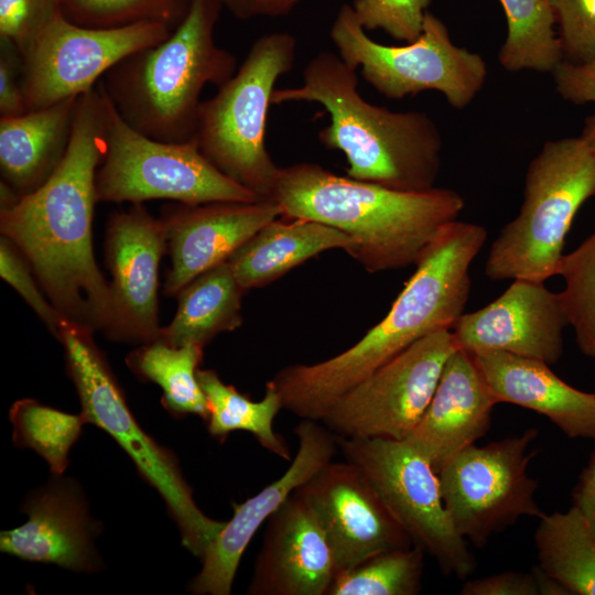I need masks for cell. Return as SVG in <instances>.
Segmentation results:
<instances>
[{"label": "cell", "mask_w": 595, "mask_h": 595, "mask_svg": "<svg viewBox=\"0 0 595 595\" xmlns=\"http://www.w3.org/2000/svg\"><path fill=\"white\" fill-rule=\"evenodd\" d=\"M462 595H539L540 585L536 571L532 573L502 572L477 580L466 581Z\"/></svg>", "instance_id": "60d3db41"}, {"label": "cell", "mask_w": 595, "mask_h": 595, "mask_svg": "<svg viewBox=\"0 0 595 595\" xmlns=\"http://www.w3.org/2000/svg\"><path fill=\"white\" fill-rule=\"evenodd\" d=\"M566 325L560 293L544 282L516 279L488 305L464 313L451 331L472 355L505 351L551 365L563 354Z\"/></svg>", "instance_id": "ac0fdd59"}, {"label": "cell", "mask_w": 595, "mask_h": 595, "mask_svg": "<svg viewBox=\"0 0 595 595\" xmlns=\"http://www.w3.org/2000/svg\"><path fill=\"white\" fill-rule=\"evenodd\" d=\"M355 241L328 225L280 216L258 230L227 260L246 292L267 285L331 249L348 252Z\"/></svg>", "instance_id": "d4e9b609"}, {"label": "cell", "mask_w": 595, "mask_h": 595, "mask_svg": "<svg viewBox=\"0 0 595 595\" xmlns=\"http://www.w3.org/2000/svg\"><path fill=\"white\" fill-rule=\"evenodd\" d=\"M22 60L19 50L0 39V115L17 117L28 111L21 85Z\"/></svg>", "instance_id": "f35d334b"}, {"label": "cell", "mask_w": 595, "mask_h": 595, "mask_svg": "<svg viewBox=\"0 0 595 595\" xmlns=\"http://www.w3.org/2000/svg\"><path fill=\"white\" fill-rule=\"evenodd\" d=\"M456 348L451 329L420 338L346 391L321 422L337 437L405 440Z\"/></svg>", "instance_id": "4fadbf2b"}, {"label": "cell", "mask_w": 595, "mask_h": 595, "mask_svg": "<svg viewBox=\"0 0 595 595\" xmlns=\"http://www.w3.org/2000/svg\"><path fill=\"white\" fill-rule=\"evenodd\" d=\"M78 97L29 110L17 117H0V170L20 197L44 184L67 151Z\"/></svg>", "instance_id": "cb8c5ba5"}, {"label": "cell", "mask_w": 595, "mask_h": 595, "mask_svg": "<svg viewBox=\"0 0 595 595\" xmlns=\"http://www.w3.org/2000/svg\"><path fill=\"white\" fill-rule=\"evenodd\" d=\"M63 0H0V39L22 54L42 29L62 11Z\"/></svg>", "instance_id": "74e56055"}, {"label": "cell", "mask_w": 595, "mask_h": 595, "mask_svg": "<svg viewBox=\"0 0 595 595\" xmlns=\"http://www.w3.org/2000/svg\"><path fill=\"white\" fill-rule=\"evenodd\" d=\"M424 554L415 544L374 554L338 572L327 595H415L421 589Z\"/></svg>", "instance_id": "1f68e13d"}, {"label": "cell", "mask_w": 595, "mask_h": 595, "mask_svg": "<svg viewBox=\"0 0 595 595\" xmlns=\"http://www.w3.org/2000/svg\"><path fill=\"white\" fill-rule=\"evenodd\" d=\"M166 248L163 220L142 203L111 215L105 252L113 320L107 337L140 344L159 338V264Z\"/></svg>", "instance_id": "2e32d148"}, {"label": "cell", "mask_w": 595, "mask_h": 595, "mask_svg": "<svg viewBox=\"0 0 595 595\" xmlns=\"http://www.w3.org/2000/svg\"><path fill=\"white\" fill-rule=\"evenodd\" d=\"M99 85L102 89L100 80ZM104 95L106 150L96 174L97 202L170 199L198 205L260 199L215 167L194 139L165 142L147 137L127 123Z\"/></svg>", "instance_id": "9c48e42d"}, {"label": "cell", "mask_w": 595, "mask_h": 595, "mask_svg": "<svg viewBox=\"0 0 595 595\" xmlns=\"http://www.w3.org/2000/svg\"><path fill=\"white\" fill-rule=\"evenodd\" d=\"M558 274L565 282L560 298L567 325L581 351L595 358V232L562 257Z\"/></svg>", "instance_id": "d6a6232c"}, {"label": "cell", "mask_w": 595, "mask_h": 595, "mask_svg": "<svg viewBox=\"0 0 595 595\" xmlns=\"http://www.w3.org/2000/svg\"><path fill=\"white\" fill-rule=\"evenodd\" d=\"M551 74L563 99L575 105L595 104V58L584 64L562 60Z\"/></svg>", "instance_id": "ab89813d"}, {"label": "cell", "mask_w": 595, "mask_h": 595, "mask_svg": "<svg viewBox=\"0 0 595 595\" xmlns=\"http://www.w3.org/2000/svg\"><path fill=\"white\" fill-rule=\"evenodd\" d=\"M472 356L498 403L536 411L570 437L595 440V393L575 389L538 359L505 351Z\"/></svg>", "instance_id": "603a6c76"}, {"label": "cell", "mask_w": 595, "mask_h": 595, "mask_svg": "<svg viewBox=\"0 0 595 595\" xmlns=\"http://www.w3.org/2000/svg\"><path fill=\"white\" fill-rule=\"evenodd\" d=\"M295 37L273 32L259 37L238 71L202 100L194 140L221 173L268 199L279 166L266 148V126L277 80L294 64Z\"/></svg>", "instance_id": "ba28073f"}, {"label": "cell", "mask_w": 595, "mask_h": 595, "mask_svg": "<svg viewBox=\"0 0 595 595\" xmlns=\"http://www.w3.org/2000/svg\"><path fill=\"white\" fill-rule=\"evenodd\" d=\"M295 494L323 530L337 573L374 554L413 545L365 474L346 459L326 464Z\"/></svg>", "instance_id": "9a60e30c"}, {"label": "cell", "mask_w": 595, "mask_h": 595, "mask_svg": "<svg viewBox=\"0 0 595 595\" xmlns=\"http://www.w3.org/2000/svg\"><path fill=\"white\" fill-rule=\"evenodd\" d=\"M290 101L325 108L329 125L318 139L345 154L347 176L402 192L434 187L443 145L435 122L425 112L392 111L365 100L357 69L338 54L318 53L304 67L300 86L273 90V105Z\"/></svg>", "instance_id": "277c9868"}, {"label": "cell", "mask_w": 595, "mask_h": 595, "mask_svg": "<svg viewBox=\"0 0 595 595\" xmlns=\"http://www.w3.org/2000/svg\"><path fill=\"white\" fill-rule=\"evenodd\" d=\"M346 461L355 464L411 538L443 574L466 578L475 567L467 541L446 510L439 473L405 440L337 437Z\"/></svg>", "instance_id": "8fae6325"}, {"label": "cell", "mask_w": 595, "mask_h": 595, "mask_svg": "<svg viewBox=\"0 0 595 595\" xmlns=\"http://www.w3.org/2000/svg\"><path fill=\"white\" fill-rule=\"evenodd\" d=\"M9 419L13 443L37 453L53 475H63L68 466L71 448L88 423L82 412L66 413L34 399L14 402Z\"/></svg>", "instance_id": "4dcf8cb0"}, {"label": "cell", "mask_w": 595, "mask_h": 595, "mask_svg": "<svg viewBox=\"0 0 595 595\" xmlns=\"http://www.w3.org/2000/svg\"><path fill=\"white\" fill-rule=\"evenodd\" d=\"M539 569L567 594L595 595V538L572 506L543 513L534 533Z\"/></svg>", "instance_id": "4316f807"}, {"label": "cell", "mask_w": 595, "mask_h": 595, "mask_svg": "<svg viewBox=\"0 0 595 595\" xmlns=\"http://www.w3.org/2000/svg\"><path fill=\"white\" fill-rule=\"evenodd\" d=\"M203 347L172 346L158 338L131 351L126 364L140 379L162 389V405L175 418H208V402L197 378Z\"/></svg>", "instance_id": "f1b7e54d"}, {"label": "cell", "mask_w": 595, "mask_h": 595, "mask_svg": "<svg viewBox=\"0 0 595 595\" xmlns=\"http://www.w3.org/2000/svg\"><path fill=\"white\" fill-rule=\"evenodd\" d=\"M497 403L472 354L458 347L448 357L424 414L405 441L439 473L453 456L487 433Z\"/></svg>", "instance_id": "7402d4cb"}, {"label": "cell", "mask_w": 595, "mask_h": 595, "mask_svg": "<svg viewBox=\"0 0 595 595\" xmlns=\"http://www.w3.org/2000/svg\"><path fill=\"white\" fill-rule=\"evenodd\" d=\"M595 196V151L580 136L548 141L529 163L523 203L491 244L485 274L493 281L556 275L573 219Z\"/></svg>", "instance_id": "8992f818"}, {"label": "cell", "mask_w": 595, "mask_h": 595, "mask_svg": "<svg viewBox=\"0 0 595 595\" xmlns=\"http://www.w3.org/2000/svg\"><path fill=\"white\" fill-rule=\"evenodd\" d=\"M300 0H221L232 15L241 20L258 17H281L288 14Z\"/></svg>", "instance_id": "b9f144b4"}, {"label": "cell", "mask_w": 595, "mask_h": 595, "mask_svg": "<svg viewBox=\"0 0 595 595\" xmlns=\"http://www.w3.org/2000/svg\"><path fill=\"white\" fill-rule=\"evenodd\" d=\"M298 452L288 469L255 496L232 504V517L212 541L190 589L198 595H228L255 533L304 483L333 461L337 436L321 421L302 419L294 429Z\"/></svg>", "instance_id": "e0dca14e"}, {"label": "cell", "mask_w": 595, "mask_h": 595, "mask_svg": "<svg viewBox=\"0 0 595 595\" xmlns=\"http://www.w3.org/2000/svg\"><path fill=\"white\" fill-rule=\"evenodd\" d=\"M558 25L562 60L584 64L595 58V0H547Z\"/></svg>", "instance_id": "d590c367"}, {"label": "cell", "mask_w": 595, "mask_h": 595, "mask_svg": "<svg viewBox=\"0 0 595 595\" xmlns=\"http://www.w3.org/2000/svg\"><path fill=\"white\" fill-rule=\"evenodd\" d=\"M244 293L228 261L206 270L176 294L175 316L161 327L159 338L172 346L195 344L204 348L218 334L242 324Z\"/></svg>", "instance_id": "484cf974"}, {"label": "cell", "mask_w": 595, "mask_h": 595, "mask_svg": "<svg viewBox=\"0 0 595 595\" xmlns=\"http://www.w3.org/2000/svg\"><path fill=\"white\" fill-rule=\"evenodd\" d=\"M221 7V0H192L164 41L128 55L100 79L132 128L165 142L194 139L202 89L219 87L237 68L236 57L214 40Z\"/></svg>", "instance_id": "5b68a950"}, {"label": "cell", "mask_w": 595, "mask_h": 595, "mask_svg": "<svg viewBox=\"0 0 595 595\" xmlns=\"http://www.w3.org/2000/svg\"><path fill=\"white\" fill-rule=\"evenodd\" d=\"M507 36L498 60L509 72H552L562 61L554 15L547 0H499Z\"/></svg>", "instance_id": "f546056e"}, {"label": "cell", "mask_w": 595, "mask_h": 595, "mask_svg": "<svg viewBox=\"0 0 595 595\" xmlns=\"http://www.w3.org/2000/svg\"><path fill=\"white\" fill-rule=\"evenodd\" d=\"M268 199L282 217L315 220L349 236L355 244L347 253L370 273L415 266L465 206L450 188L402 192L316 163L280 167Z\"/></svg>", "instance_id": "3957f363"}, {"label": "cell", "mask_w": 595, "mask_h": 595, "mask_svg": "<svg viewBox=\"0 0 595 595\" xmlns=\"http://www.w3.org/2000/svg\"><path fill=\"white\" fill-rule=\"evenodd\" d=\"M281 216L270 199L181 204L161 217L171 267L164 292L176 295L190 281L227 261L263 226Z\"/></svg>", "instance_id": "d6986e66"}, {"label": "cell", "mask_w": 595, "mask_h": 595, "mask_svg": "<svg viewBox=\"0 0 595 595\" xmlns=\"http://www.w3.org/2000/svg\"><path fill=\"white\" fill-rule=\"evenodd\" d=\"M172 31L160 22L89 28L72 22L60 11L21 54L28 111L79 97L95 88L118 62L164 41Z\"/></svg>", "instance_id": "5bb4252c"}, {"label": "cell", "mask_w": 595, "mask_h": 595, "mask_svg": "<svg viewBox=\"0 0 595 595\" xmlns=\"http://www.w3.org/2000/svg\"><path fill=\"white\" fill-rule=\"evenodd\" d=\"M573 507L583 516L595 538V451L574 489Z\"/></svg>", "instance_id": "7bdbcfd3"}, {"label": "cell", "mask_w": 595, "mask_h": 595, "mask_svg": "<svg viewBox=\"0 0 595 595\" xmlns=\"http://www.w3.org/2000/svg\"><path fill=\"white\" fill-rule=\"evenodd\" d=\"M338 55L379 94L393 99L433 89L456 108L467 107L482 90L487 65L477 53L456 46L446 25L426 11L422 32L402 46L371 40L351 6L339 9L331 28Z\"/></svg>", "instance_id": "30bf717a"}, {"label": "cell", "mask_w": 595, "mask_h": 595, "mask_svg": "<svg viewBox=\"0 0 595 595\" xmlns=\"http://www.w3.org/2000/svg\"><path fill=\"white\" fill-rule=\"evenodd\" d=\"M431 0H354L351 8L365 30L381 29L396 40L413 42L422 32Z\"/></svg>", "instance_id": "e575fe53"}, {"label": "cell", "mask_w": 595, "mask_h": 595, "mask_svg": "<svg viewBox=\"0 0 595 595\" xmlns=\"http://www.w3.org/2000/svg\"><path fill=\"white\" fill-rule=\"evenodd\" d=\"M486 239L484 226L458 220L446 225L389 312L356 344L320 363L288 366L267 382L282 408L301 419L321 421L346 391L410 345L435 331L452 329L464 314L469 268Z\"/></svg>", "instance_id": "7a4b0ae2"}, {"label": "cell", "mask_w": 595, "mask_h": 595, "mask_svg": "<svg viewBox=\"0 0 595 595\" xmlns=\"http://www.w3.org/2000/svg\"><path fill=\"white\" fill-rule=\"evenodd\" d=\"M0 275L10 284L57 338L68 321L43 291L29 261L7 237L0 238Z\"/></svg>", "instance_id": "8d00e7d4"}, {"label": "cell", "mask_w": 595, "mask_h": 595, "mask_svg": "<svg viewBox=\"0 0 595 595\" xmlns=\"http://www.w3.org/2000/svg\"><path fill=\"white\" fill-rule=\"evenodd\" d=\"M581 137L595 151V112L585 118Z\"/></svg>", "instance_id": "ee69618b"}, {"label": "cell", "mask_w": 595, "mask_h": 595, "mask_svg": "<svg viewBox=\"0 0 595 595\" xmlns=\"http://www.w3.org/2000/svg\"><path fill=\"white\" fill-rule=\"evenodd\" d=\"M538 430L475 444L453 456L439 472L443 500L457 532L476 548L521 517L540 518L534 493L538 482L528 474L534 453L529 445Z\"/></svg>", "instance_id": "7c38bea8"}, {"label": "cell", "mask_w": 595, "mask_h": 595, "mask_svg": "<svg viewBox=\"0 0 595 595\" xmlns=\"http://www.w3.org/2000/svg\"><path fill=\"white\" fill-rule=\"evenodd\" d=\"M105 150L106 101L97 84L78 97L61 164L37 190L0 206V230L24 255L65 318L108 336L111 292L93 249L96 174Z\"/></svg>", "instance_id": "6da1fadb"}, {"label": "cell", "mask_w": 595, "mask_h": 595, "mask_svg": "<svg viewBox=\"0 0 595 595\" xmlns=\"http://www.w3.org/2000/svg\"><path fill=\"white\" fill-rule=\"evenodd\" d=\"M93 331L66 322L57 339L87 422L107 432L129 455L140 476L161 495L181 541L202 559L226 521L207 517L196 505L174 454L147 434L130 411Z\"/></svg>", "instance_id": "52a82bcc"}, {"label": "cell", "mask_w": 595, "mask_h": 595, "mask_svg": "<svg viewBox=\"0 0 595 595\" xmlns=\"http://www.w3.org/2000/svg\"><path fill=\"white\" fill-rule=\"evenodd\" d=\"M197 378L208 402L205 422L213 437L224 442L231 432L245 431L269 453L291 459L288 443L273 428L274 418L283 409L274 389L266 385L262 400L252 401L234 386L225 383L213 369L198 368Z\"/></svg>", "instance_id": "83f0119b"}, {"label": "cell", "mask_w": 595, "mask_h": 595, "mask_svg": "<svg viewBox=\"0 0 595 595\" xmlns=\"http://www.w3.org/2000/svg\"><path fill=\"white\" fill-rule=\"evenodd\" d=\"M192 0H63L64 15L89 28H120L140 22H160L175 29Z\"/></svg>", "instance_id": "836d02e7"}, {"label": "cell", "mask_w": 595, "mask_h": 595, "mask_svg": "<svg viewBox=\"0 0 595 595\" xmlns=\"http://www.w3.org/2000/svg\"><path fill=\"white\" fill-rule=\"evenodd\" d=\"M61 476L29 495L22 505L26 522L1 532L0 550L31 562L95 572L100 566L94 543L99 529L79 486Z\"/></svg>", "instance_id": "ffe728a7"}, {"label": "cell", "mask_w": 595, "mask_h": 595, "mask_svg": "<svg viewBox=\"0 0 595 595\" xmlns=\"http://www.w3.org/2000/svg\"><path fill=\"white\" fill-rule=\"evenodd\" d=\"M337 574L329 543L295 491L268 519L250 595H327Z\"/></svg>", "instance_id": "44dd1931"}]
</instances>
